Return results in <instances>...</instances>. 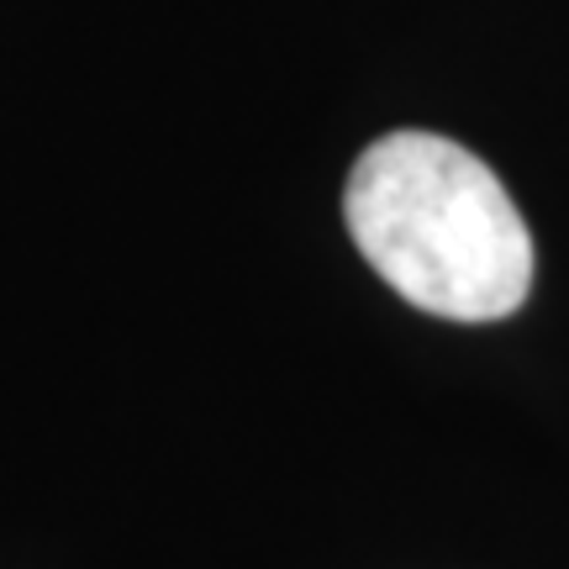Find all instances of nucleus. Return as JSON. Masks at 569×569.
Returning <instances> with one entry per match:
<instances>
[{
  "instance_id": "nucleus-1",
  "label": "nucleus",
  "mask_w": 569,
  "mask_h": 569,
  "mask_svg": "<svg viewBox=\"0 0 569 569\" xmlns=\"http://www.w3.org/2000/svg\"><path fill=\"white\" fill-rule=\"evenodd\" d=\"M343 217L369 269L448 322H501L532 290V238L486 159L438 132H390L353 159Z\"/></svg>"
}]
</instances>
